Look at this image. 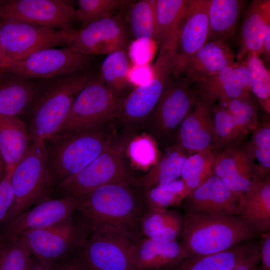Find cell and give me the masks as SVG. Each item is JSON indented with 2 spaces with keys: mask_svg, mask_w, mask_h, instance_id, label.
Returning <instances> with one entry per match:
<instances>
[{
  "mask_svg": "<svg viewBox=\"0 0 270 270\" xmlns=\"http://www.w3.org/2000/svg\"><path fill=\"white\" fill-rule=\"evenodd\" d=\"M136 180L103 186L77 197L78 220L87 234L111 230L134 242L142 238L140 220L146 210Z\"/></svg>",
  "mask_w": 270,
  "mask_h": 270,
  "instance_id": "6da1fadb",
  "label": "cell"
},
{
  "mask_svg": "<svg viewBox=\"0 0 270 270\" xmlns=\"http://www.w3.org/2000/svg\"><path fill=\"white\" fill-rule=\"evenodd\" d=\"M93 77L82 72L38 82L32 100L20 116L32 142L44 140L58 132L74 100Z\"/></svg>",
  "mask_w": 270,
  "mask_h": 270,
  "instance_id": "7a4b0ae2",
  "label": "cell"
},
{
  "mask_svg": "<svg viewBox=\"0 0 270 270\" xmlns=\"http://www.w3.org/2000/svg\"><path fill=\"white\" fill-rule=\"evenodd\" d=\"M114 120L44 140L49 174L54 186L73 176L108 146L116 132Z\"/></svg>",
  "mask_w": 270,
  "mask_h": 270,
  "instance_id": "3957f363",
  "label": "cell"
},
{
  "mask_svg": "<svg viewBox=\"0 0 270 270\" xmlns=\"http://www.w3.org/2000/svg\"><path fill=\"white\" fill-rule=\"evenodd\" d=\"M183 218L180 243L188 256L222 252L261 234L240 216L184 212Z\"/></svg>",
  "mask_w": 270,
  "mask_h": 270,
  "instance_id": "277c9868",
  "label": "cell"
},
{
  "mask_svg": "<svg viewBox=\"0 0 270 270\" xmlns=\"http://www.w3.org/2000/svg\"><path fill=\"white\" fill-rule=\"evenodd\" d=\"M135 133L120 130L106 148L80 172L57 186L62 197H78L103 186L128 182L136 178L127 154Z\"/></svg>",
  "mask_w": 270,
  "mask_h": 270,
  "instance_id": "5b68a950",
  "label": "cell"
},
{
  "mask_svg": "<svg viewBox=\"0 0 270 270\" xmlns=\"http://www.w3.org/2000/svg\"><path fill=\"white\" fill-rule=\"evenodd\" d=\"M10 180L14 199L3 222L4 224L33 204L50 198L54 186L48 172L44 140L32 142L27 154L14 170Z\"/></svg>",
  "mask_w": 270,
  "mask_h": 270,
  "instance_id": "8992f818",
  "label": "cell"
},
{
  "mask_svg": "<svg viewBox=\"0 0 270 270\" xmlns=\"http://www.w3.org/2000/svg\"><path fill=\"white\" fill-rule=\"evenodd\" d=\"M176 60L175 50L158 54L152 68L150 78L124 99L116 118L118 127L138 134L154 110L171 79Z\"/></svg>",
  "mask_w": 270,
  "mask_h": 270,
  "instance_id": "52a82bcc",
  "label": "cell"
},
{
  "mask_svg": "<svg viewBox=\"0 0 270 270\" xmlns=\"http://www.w3.org/2000/svg\"><path fill=\"white\" fill-rule=\"evenodd\" d=\"M170 79L144 129L164 148L172 144L176 130L192 108L196 94L193 82L186 76ZM174 144V143H173Z\"/></svg>",
  "mask_w": 270,
  "mask_h": 270,
  "instance_id": "ba28073f",
  "label": "cell"
},
{
  "mask_svg": "<svg viewBox=\"0 0 270 270\" xmlns=\"http://www.w3.org/2000/svg\"><path fill=\"white\" fill-rule=\"evenodd\" d=\"M124 98L114 94L101 79L93 77L74 100L55 135L64 134L115 120Z\"/></svg>",
  "mask_w": 270,
  "mask_h": 270,
  "instance_id": "9c48e42d",
  "label": "cell"
},
{
  "mask_svg": "<svg viewBox=\"0 0 270 270\" xmlns=\"http://www.w3.org/2000/svg\"><path fill=\"white\" fill-rule=\"evenodd\" d=\"M72 29H56L14 20H0L4 68L11 62L38 50L68 46Z\"/></svg>",
  "mask_w": 270,
  "mask_h": 270,
  "instance_id": "30bf717a",
  "label": "cell"
},
{
  "mask_svg": "<svg viewBox=\"0 0 270 270\" xmlns=\"http://www.w3.org/2000/svg\"><path fill=\"white\" fill-rule=\"evenodd\" d=\"M92 58V55L68 46L46 48L11 62L4 73L23 79H46L82 72L90 65Z\"/></svg>",
  "mask_w": 270,
  "mask_h": 270,
  "instance_id": "8fae6325",
  "label": "cell"
},
{
  "mask_svg": "<svg viewBox=\"0 0 270 270\" xmlns=\"http://www.w3.org/2000/svg\"><path fill=\"white\" fill-rule=\"evenodd\" d=\"M36 258L57 264L79 250L87 234L78 220L69 218L54 224L18 235Z\"/></svg>",
  "mask_w": 270,
  "mask_h": 270,
  "instance_id": "7c38bea8",
  "label": "cell"
},
{
  "mask_svg": "<svg viewBox=\"0 0 270 270\" xmlns=\"http://www.w3.org/2000/svg\"><path fill=\"white\" fill-rule=\"evenodd\" d=\"M134 242L117 231L100 230L84 240L80 256L90 270H136L132 258Z\"/></svg>",
  "mask_w": 270,
  "mask_h": 270,
  "instance_id": "4fadbf2b",
  "label": "cell"
},
{
  "mask_svg": "<svg viewBox=\"0 0 270 270\" xmlns=\"http://www.w3.org/2000/svg\"><path fill=\"white\" fill-rule=\"evenodd\" d=\"M2 20L70 30L77 18L76 10L66 0H5L0 1Z\"/></svg>",
  "mask_w": 270,
  "mask_h": 270,
  "instance_id": "5bb4252c",
  "label": "cell"
},
{
  "mask_svg": "<svg viewBox=\"0 0 270 270\" xmlns=\"http://www.w3.org/2000/svg\"><path fill=\"white\" fill-rule=\"evenodd\" d=\"M128 40L123 22L116 16L93 22L78 30L72 29L68 46L86 54H108L124 50Z\"/></svg>",
  "mask_w": 270,
  "mask_h": 270,
  "instance_id": "9a60e30c",
  "label": "cell"
},
{
  "mask_svg": "<svg viewBox=\"0 0 270 270\" xmlns=\"http://www.w3.org/2000/svg\"><path fill=\"white\" fill-rule=\"evenodd\" d=\"M196 94L194 104L179 126L174 142L190 155L214 146L213 104Z\"/></svg>",
  "mask_w": 270,
  "mask_h": 270,
  "instance_id": "2e32d148",
  "label": "cell"
},
{
  "mask_svg": "<svg viewBox=\"0 0 270 270\" xmlns=\"http://www.w3.org/2000/svg\"><path fill=\"white\" fill-rule=\"evenodd\" d=\"M214 174L238 198L260 180L246 144L243 142L218 154Z\"/></svg>",
  "mask_w": 270,
  "mask_h": 270,
  "instance_id": "e0dca14e",
  "label": "cell"
},
{
  "mask_svg": "<svg viewBox=\"0 0 270 270\" xmlns=\"http://www.w3.org/2000/svg\"><path fill=\"white\" fill-rule=\"evenodd\" d=\"M234 58V54L225 42L208 41L191 56L175 60L173 74L177 78L186 76L194 84L233 64Z\"/></svg>",
  "mask_w": 270,
  "mask_h": 270,
  "instance_id": "ac0fdd59",
  "label": "cell"
},
{
  "mask_svg": "<svg viewBox=\"0 0 270 270\" xmlns=\"http://www.w3.org/2000/svg\"><path fill=\"white\" fill-rule=\"evenodd\" d=\"M78 207L77 197L48 198L5 224L1 232L18 235L29 230L46 228L70 218Z\"/></svg>",
  "mask_w": 270,
  "mask_h": 270,
  "instance_id": "d6986e66",
  "label": "cell"
},
{
  "mask_svg": "<svg viewBox=\"0 0 270 270\" xmlns=\"http://www.w3.org/2000/svg\"><path fill=\"white\" fill-rule=\"evenodd\" d=\"M240 198L213 175L192 192L181 204L184 212L204 214L238 216Z\"/></svg>",
  "mask_w": 270,
  "mask_h": 270,
  "instance_id": "ffe728a7",
  "label": "cell"
},
{
  "mask_svg": "<svg viewBox=\"0 0 270 270\" xmlns=\"http://www.w3.org/2000/svg\"><path fill=\"white\" fill-rule=\"evenodd\" d=\"M270 33V0H253L245 10L238 34L236 62L248 56H260L263 42Z\"/></svg>",
  "mask_w": 270,
  "mask_h": 270,
  "instance_id": "44dd1931",
  "label": "cell"
},
{
  "mask_svg": "<svg viewBox=\"0 0 270 270\" xmlns=\"http://www.w3.org/2000/svg\"><path fill=\"white\" fill-rule=\"evenodd\" d=\"M192 90L212 104H223L250 90L246 62H236L221 71L198 80Z\"/></svg>",
  "mask_w": 270,
  "mask_h": 270,
  "instance_id": "7402d4cb",
  "label": "cell"
},
{
  "mask_svg": "<svg viewBox=\"0 0 270 270\" xmlns=\"http://www.w3.org/2000/svg\"><path fill=\"white\" fill-rule=\"evenodd\" d=\"M210 0H190L181 24L176 60L191 56L208 41Z\"/></svg>",
  "mask_w": 270,
  "mask_h": 270,
  "instance_id": "603a6c76",
  "label": "cell"
},
{
  "mask_svg": "<svg viewBox=\"0 0 270 270\" xmlns=\"http://www.w3.org/2000/svg\"><path fill=\"white\" fill-rule=\"evenodd\" d=\"M188 256L180 242H163L142 238L135 242L132 250L136 270H170Z\"/></svg>",
  "mask_w": 270,
  "mask_h": 270,
  "instance_id": "cb8c5ba5",
  "label": "cell"
},
{
  "mask_svg": "<svg viewBox=\"0 0 270 270\" xmlns=\"http://www.w3.org/2000/svg\"><path fill=\"white\" fill-rule=\"evenodd\" d=\"M259 244L254 239L222 252L188 256L170 270H231L246 260Z\"/></svg>",
  "mask_w": 270,
  "mask_h": 270,
  "instance_id": "d4e9b609",
  "label": "cell"
},
{
  "mask_svg": "<svg viewBox=\"0 0 270 270\" xmlns=\"http://www.w3.org/2000/svg\"><path fill=\"white\" fill-rule=\"evenodd\" d=\"M26 126L18 116L0 117V152L5 172H13L31 145Z\"/></svg>",
  "mask_w": 270,
  "mask_h": 270,
  "instance_id": "484cf974",
  "label": "cell"
},
{
  "mask_svg": "<svg viewBox=\"0 0 270 270\" xmlns=\"http://www.w3.org/2000/svg\"><path fill=\"white\" fill-rule=\"evenodd\" d=\"M190 0H156L159 54L176 50L182 20Z\"/></svg>",
  "mask_w": 270,
  "mask_h": 270,
  "instance_id": "4316f807",
  "label": "cell"
},
{
  "mask_svg": "<svg viewBox=\"0 0 270 270\" xmlns=\"http://www.w3.org/2000/svg\"><path fill=\"white\" fill-rule=\"evenodd\" d=\"M236 212L261 234L270 232V179L254 182L240 198Z\"/></svg>",
  "mask_w": 270,
  "mask_h": 270,
  "instance_id": "83f0119b",
  "label": "cell"
},
{
  "mask_svg": "<svg viewBox=\"0 0 270 270\" xmlns=\"http://www.w3.org/2000/svg\"><path fill=\"white\" fill-rule=\"evenodd\" d=\"M188 156L176 144L164 148L148 172L136 180L137 185L143 192L152 187L178 179Z\"/></svg>",
  "mask_w": 270,
  "mask_h": 270,
  "instance_id": "f1b7e54d",
  "label": "cell"
},
{
  "mask_svg": "<svg viewBox=\"0 0 270 270\" xmlns=\"http://www.w3.org/2000/svg\"><path fill=\"white\" fill-rule=\"evenodd\" d=\"M246 2L243 0H210L208 41L225 42L233 36Z\"/></svg>",
  "mask_w": 270,
  "mask_h": 270,
  "instance_id": "f546056e",
  "label": "cell"
},
{
  "mask_svg": "<svg viewBox=\"0 0 270 270\" xmlns=\"http://www.w3.org/2000/svg\"><path fill=\"white\" fill-rule=\"evenodd\" d=\"M37 86L29 79L4 74L0 80V117L18 116L24 112Z\"/></svg>",
  "mask_w": 270,
  "mask_h": 270,
  "instance_id": "4dcf8cb0",
  "label": "cell"
},
{
  "mask_svg": "<svg viewBox=\"0 0 270 270\" xmlns=\"http://www.w3.org/2000/svg\"><path fill=\"white\" fill-rule=\"evenodd\" d=\"M218 154L214 148H210L192 154L186 158L180 175L184 184L183 200L214 174V168Z\"/></svg>",
  "mask_w": 270,
  "mask_h": 270,
  "instance_id": "1f68e13d",
  "label": "cell"
},
{
  "mask_svg": "<svg viewBox=\"0 0 270 270\" xmlns=\"http://www.w3.org/2000/svg\"><path fill=\"white\" fill-rule=\"evenodd\" d=\"M224 104L232 116L236 130L244 140L249 133L254 130L258 123V111L259 104L257 99L248 90Z\"/></svg>",
  "mask_w": 270,
  "mask_h": 270,
  "instance_id": "d6a6232c",
  "label": "cell"
},
{
  "mask_svg": "<svg viewBox=\"0 0 270 270\" xmlns=\"http://www.w3.org/2000/svg\"><path fill=\"white\" fill-rule=\"evenodd\" d=\"M129 63L124 50L108 54L101 65V80L114 94L126 97L128 84Z\"/></svg>",
  "mask_w": 270,
  "mask_h": 270,
  "instance_id": "836d02e7",
  "label": "cell"
},
{
  "mask_svg": "<svg viewBox=\"0 0 270 270\" xmlns=\"http://www.w3.org/2000/svg\"><path fill=\"white\" fill-rule=\"evenodd\" d=\"M128 20L138 40H156L157 23L156 0H142L131 4Z\"/></svg>",
  "mask_w": 270,
  "mask_h": 270,
  "instance_id": "e575fe53",
  "label": "cell"
},
{
  "mask_svg": "<svg viewBox=\"0 0 270 270\" xmlns=\"http://www.w3.org/2000/svg\"><path fill=\"white\" fill-rule=\"evenodd\" d=\"M30 254L18 236L0 234V270H31Z\"/></svg>",
  "mask_w": 270,
  "mask_h": 270,
  "instance_id": "d590c367",
  "label": "cell"
},
{
  "mask_svg": "<svg viewBox=\"0 0 270 270\" xmlns=\"http://www.w3.org/2000/svg\"><path fill=\"white\" fill-rule=\"evenodd\" d=\"M246 62L247 83L250 90L255 96L258 104L270 114V74L262 60L258 56H248Z\"/></svg>",
  "mask_w": 270,
  "mask_h": 270,
  "instance_id": "8d00e7d4",
  "label": "cell"
},
{
  "mask_svg": "<svg viewBox=\"0 0 270 270\" xmlns=\"http://www.w3.org/2000/svg\"><path fill=\"white\" fill-rule=\"evenodd\" d=\"M246 142L260 180L270 179V123L259 122Z\"/></svg>",
  "mask_w": 270,
  "mask_h": 270,
  "instance_id": "74e56055",
  "label": "cell"
},
{
  "mask_svg": "<svg viewBox=\"0 0 270 270\" xmlns=\"http://www.w3.org/2000/svg\"><path fill=\"white\" fill-rule=\"evenodd\" d=\"M214 148L218 153L244 141L236 130L226 105L220 102L214 107Z\"/></svg>",
  "mask_w": 270,
  "mask_h": 270,
  "instance_id": "f35d334b",
  "label": "cell"
},
{
  "mask_svg": "<svg viewBox=\"0 0 270 270\" xmlns=\"http://www.w3.org/2000/svg\"><path fill=\"white\" fill-rule=\"evenodd\" d=\"M184 188L182 180L178 178L143 192L142 198L146 210L167 209L180 204L183 201Z\"/></svg>",
  "mask_w": 270,
  "mask_h": 270,
  "instance_id": "ab89813d",
  "label": "cell"
},
{
  "mask_svg": "<svg viewBox=\"0 0 270 270\" xmlns=\"http://www.w3.org/2000/svg\"><path fill=\"white\" fill-rule=\"evenodd\" d=\"M132 2L128 0H79L76 10L77 20L81 22L84 28L96 21L112 16L116 10Z\"/></svg>",
  "mask_w": 270,
  "mask_h": 270,
  "instance_id": "60d3db41",
  "label": "cell"
},
{
  "mask_svg": "<svg viewBox=\"0 0 270 270\" xmlns=\"http://www.w3.org/2000/svg\"><path fill=\"white\" fill-rule=\"evenodd\" d=\"M156 144L146 133L134 136L127 147V154L134 168L146 170L156 162Z\"/></svg>",
  "mask_w": 270,
  "mask_h": 270,
  "instance_id": "b9f144b4",
  "label": "cell"
},
{
  "mask_svg": "<svg viewBox=\"0 0 270 270\" xmlns=\"http://www.w3.org/2000/svg\"><path fill=\"white\" fill-rule=\"evenodd\" d=\"M180 215L178 212L167 209L146 210L140 220L142 236L152 238Z\"/></svg>",
  "mask_w": 270,
  "mask_h": 270,
  "instance_id": "7bdbcfd3",
  "label": "cell"
},
{
  "mask_svg": "<svg viewBox=\"0 0 270 270\" xmlns=\"http://www.w3.org/2000/svg\"><path fill=\"white\" fill-rule=\"evenodd\" d=\"M12 172H5L0 182V224L4 222L13 202L14 194L10 180Z\"/></svg>",
  "mask_w": 270,
  "mask_h": 270,
  "instance_id": "ee69618b",
  "label": "cell"
},
{
  "mask_svg": "<svg viewBox=\"0 0 270 270\" xmlns=\"http://www.w3.org/2000/svg\"><path fill=\"white\" fill-rule=\"evenodd\" d=\"M260 258L258 270H270V232L260 235Z\"/></svg>",
  "mask_w": 270,
  "mask_h": 270,
  "instance_id": "f6af8a7d",
  "label": "cell"
},
{
  "mask_svg": "<svg viewBox=\"0 0 270 270\" xmlns=\"http://www.w3.org/2000/svg\"><path fill=\"white\" fill-rule=\"evenodd\" d=\"M88 268L80 256L66 259L58 262L56 270H88Z\"/></svg>",
  "mask_w": 270,
  "mask_h": 270,
  "instance_id": "bcb514c9",
  "label": "cell"
},
{
  "mask_svg": "<svg viewBox=\"0 0 270 270\" xmlns=\"http://www.w3.org/2000/svg\"><path fill=\"white\" fill-rule=\"evenodd\" d=\"M260 258V244L250 256L244 262L231 270H258Z\"/></svg>",
  "mask_w": 270,
  "mask_h": 270,
  "instance_id": "7dc6e473",
  "label": "cell"
},
{
  "mask_svg": "<svg viewBox=\"0 0 270 270\" xmlns=\"http://www.w3.org/2000/svg\"><path fill=\"white\" fill-rule=\"evenodd\" d=\"M262 54L264 59L263 62L266 64L268 68L270 62V33L268 34L263 42L260 56Z\"/></svg>",
  "mask_w": 270,
  "mask_h": 270,
  "instance_id": "c3c4849f",
  "label": "cell"
},
{
  "mask_svg": "<svg viewBox=\"0 0 270 270\" xmlns=\"http://www.w3.org/2000/svg\"><path fill=\"white\" fill-rule=\"evenodd\" d=\"M36 259L34 262L32 260L31 270H56V264Z\"/></svg>",
  "mask_w": 270,
  "mask_h": 270,
  "instance_id": "681fc988",
  "label": "cell"
},
{
  "mask_svg": "<svg viewBox=\"0 0 270 270\" xmlns=\"http://www.w3.org/2000/svg\"><path fill=\"white\" fill-rule=\"evenodd\" d=\"M5 59V52L0 39V80L4 74Z\"/></svg>",
  "mask_w": 270,
  "mask_h": 270,
  "instance_id": "f907efd6",
  "label": "cell"
},
{
  "mask_svg": "<svg viewBox=\"0 0 270 270\" xmlns=\"http://www.w3.org/2000/svg\"><path fill=\"white\" fill-rule=\"evenodd\" d=\"M6 165L4 160L0 152V182L5 174Z\"/></svg>",
  "mask_w": 270,
  "mask_h": 270,
  "instance_id": "816d5d0a",
  "label": "cell"
},
{
  "mask_svg": "<svg viewBox=\"0 0 270 270\" xmlns=\"http://www.w3.org/2000/svg\"></svg>",
  "mask_w": 270,
  "mask_h": 270,
  "instance_id": "f5cc1de1",
  "label": "cell"
}]
</instances>
